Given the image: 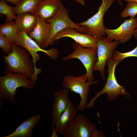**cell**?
Wrapping results in <instances>:
<instances>
[{
  "label": "cell",
  "mask_w": 137,
  "mask_h": 137,
  "mask_svg": "<svg viewBox=\"0 0 137 137\" xmlns=\"http://www.w3.org/2000/svg\"><path fill=\"white\" fill-rule=\"evenodd\" d=\"M70 90L63 88L55 91L53 93L54 100L52 106L51 119L52 124L54 125L66 108L70 100L68 95Z\"/></svg>",
  "instance_id": "13"
},
{
  "label": "cell",
  "mask_w": 137,
  "mask_h": 137,
  "mask_svg": "<svg viewBox=\"0 0 137 137\" xmlns=\"http://www.w3.org/2000/svg\"><path fill=\"white\" fill-rule=\"evenodd\" d=\"M65 37L73 39L83 47L97 48V38L87 34L81 33L73 28L67 27L63 29L56 34L54 40L55 41Z\"/></svg>",
  "instance_id": "12"
},
{
  "label": "cell",
  "mask_w": 137,
  "mask_h": 137,
  "mask_svg": "<svg viewBox=\"0 0 137 137\" xmlns=\"http://www.w3.org/2000/svg\"><path fill=\"white\" fill-rule=\"evenodd\" d=\"M37 20L36 15L27 12L17 15L14 22L18 31H23L28 35L35 28Z\"/></svg>",
  "instance_id": "17"
},
{
  "label": "cell",
  "mask_w": 137,
  "mask_h": 137,
  "mask_svg": "<svg viewBox=\"0 0 137 137\" xmlns=\"http://www.w3.org/2000/svg\"><path fill=\"white\" fill-rule=\"evenodd\" d=\"M13 7L8 5L5 1L0 0V14L6 16V22H13V20L17 18V16L13 13Z\"/></svg>",
  "instance_id": "21"
},
{
  "label": "cell",
  "mask_w": 137,
  "mask_h": 137,
  "mask_svg": "<svg viewBox=\"0 0 137 137\" xmlns=\"http://www.w3.org/2000/svg\"><path fill=\"white\" fill-rule=\"evenodd\" d=\"M13 50L6 56L3 60L6 64L5 71L17 74H24L35 83L37 79L36 69L32 57L28 51L23 47L12 43Z\"/></svg>",
  "instance_id": "1"
},
{
  "label": "cell",
  "mask_w": 137,
  "mask_h": 137,
  "mask_svg": "<svg viewBox=\"0 0 137 137\" xmlns=\"http://www.w3.org/2000/svg\"><path fill=\"white\" fill-rule=\"evenodd\" d=\"M78 111L77 108L70 100L66 108L56 122L55 128L57 132L62 133L70 122L77 115Z\"/></svg>",
  "instance_id": "18"
},
{
  "label": "cell",
  "mask_w": 137,
  "mask_h": 137,
  "mask_svg": "<svg viewBox=\"0 0 137 137\" xmlns=\"http://www.w3.org/2000/svg\"><path fill=\"white\" fill-rule=\"evenodd\" d=\"M121 62L119 60L112 59V56L108 59L106 64L108 66V74L106 83L102 90L97 92L94 97L90 100V102L86 106V109L93 107L95 100L103 94H107V97L110 101L120 95H122L128 98H130V94L126 91L123 86L118 83L115 76L116 67Z\"/></svg>",
  "instance_id": "3"
},
{
  "label": "cell",
  "mask_w": 137,
  "mask_h": 137,
  "mask_svg": "<svg viewBox=\"0 0 137 137\" xmlns=\"http://www.w3.org/2000/svg\"><path fill=\"white\" fill-rule=\"evenodd\" d=\"M122 1H124L128 2H132L137 4V0H121Z\"/></svg>",
  "instance_id": "29"
},
{
  "label": "cell",
  "mask_w": 137,
  "mask_h": 137,
  "mask_svg": "<svg viewBox=\"0 0 137 137\" xmlns=\"http://www.w3.org/2000/svg\"><path fill=\"white\" fill-rule=\"evenodd\" d=\"M41 1L21 0L16 6L13 7V13L17 15L27 12L33 14L36 7Z\"/></svg>",
  "instance_id": "19"
},
{
  "label": "cell",
  "mask_w": 137,
  "mask_h": 137,
  "mask_svg": "<svg viewBox=\"0 0 137 137\" xmlns=\"http://www.w3.org/2000/svg\"><path fill=\"white\" fill-rule=\"evenodd\" d=\"M12 43L23 47L29 52L32 57L37 76L42 71L41 68H38L36 67L37 63L40 58V55L37 53L38 52L45 53L50 59L54 60H56L58 57L59 52L57 49L54 47H52L48 50L42 49L28 34L23 31H18L16 36Z\"/></svg>",
  "instance_id": "5"
},
{
  "label": "cell",
  "mask_w": 137,
  "mask_h": 137,
  "mask_svg": "<svg viewBox=\"0 0 137 137\" xmlns=\"http://www.w3.org/2000/svg\"><path fill=\"white\" fill-rule=\"evenodd\" d=\"M72 48L74 51L63 57L61 60L66 61L73 59H78L85 68L88 82L92 84L97 83V81H94L93 74V67L97 59V48H84L75 42L72 45Z\"/></svg>",
  "instance_id": "6"
},
{
  "label": "cell",
  "mask_w": 137,
  "mask_h": 137,
  "mask_svg": "<svg viewBox=\"0 0 137 137\" xmlns=\"http://www.w3.org/2000/svg\"><path fill=\"white\" fill-rule=\"evenodd\" d=\"M50 25V31L48 39L42 47L44 49L55 41L54 39L56 34L64 29L72 27L78 32L86 33V28L74 22L70 18L68 11L62 4L57 13L53 16L45 20Z\"/></svg>",
  "instance_id": "4"
},
{
  "label": "cell",
  "mask_w": 137,
  "mask_h": 137,
  "mask_svg": "<svg viewBox=\"0 0 137 137\" xmlns=\"http://www.w3.org/2000/svg\"><path fill=\"white\" fill-rule=\"evenodd\" d=\"M53 125V130L52 132L51 137H58V135L57 133V132L55 128V125L54 124H52Z\"/></svg>",
  "instance_id": "25"
},
{
  "label": "cell",
  "mask_w": 137,
  "mask_h": 137,
  "mask_svg": "<svg viewBox=\"0 0 137 137\" xmlns=\"http://www.w3.org/2000/svg\"><path fill=\"white\" fill-rule=\"evenodd\" d=\"M36 15L38 19L36 25L33 31L28 35L31 38L35 40L40 46L42 48L48 37L50 31V25L45 20Z\"/></svg>",
  "instance_id": "15"
},
{
  "label": "cell",
  "mask_w": 137,
  "mask_h": 137,
  "mask_svg": "<svg viewBox=\"0 0 137 137\" xmlns=\"http://www.w3.org/2000/svg\"><path fill=\"white\" fill-rule=\"evenodd\" d=\"M117 3L119 4V6H123V4L121 0H116Z\"/></svg>",
  "instance_id": "30"
},
{
  "label": "cell",
  "mask_w": 137,
  "mask_h": 137,
  "mask_svg": "<svg viewBox=\"0 0 137 137\" xmlns=\"http://www.w3.org/2000/svg\"><path fill=\"white\" fill-rule=\"evenodd\" d=\"M77 2L78 3L81 5L84 6L85 5V2L84 0H74Z\"/></svg>",
  "instance_id": "27"
},
{
  "label": "cell",
  "mask_w": 137,
  "mask_h": 137,
  "mask_svg": "<svg viewBox=\"0 0 137 137\" xmlns=\"http://www.w3.org/2000/svg\"><path fill=\"white\" fill-rule=\"evenodd\" d=\"M120 43L118 41H113L107 37L97 39V59L93 70L99 71L103 80L105 79V68L107 61L112 56Z\"/></svg>",
  "instance_id": "10"
},
{
  "label": "cell",
  "mask_w": 137,
  "mask_h": 137,
  "mask_svg": "<svg viewBox=\"0 0 137 137\" xmlns=\"http://www.w3.org/2000/svg\"><path fill=\"white\" fill-rule=\"evenodd\" d=\"M115 0H101L102 3L97 13L86 21L77 24L86 28V34L97 39L106 35L103 22L104 16Z\"/></svg>",
  "instance_id": "7"
},
{
  "label": "cell",
  "mask_w": 137,
  "mask_h": 137,
  "mask_svg": "<svg viewBox=\"0 0 137 137\" xmlns=\"http://www.w3.org/2000/svg\"><path fill=\"white\" fill-rule=\"evenodd\" d=\"M131 57L137 58V45L132 50L124 53L120 52L115 50L113 54L112 58L121 61L126 58Z\"/></svg>",
  "instance_id": "23"
},
{
  "label": "cell",
  "mask_w": 137,
  "mask_h": 137,
  "mask_svg": "<svg viewBox=\"0 0 137 137\" xmlns=\"http://www.w3.org/2000/svg\"><path fill=\"white\" fill-rule=\"evenodd\" d=\"M18 29L15 22H6L0 25V33L12 44L16 36Z\"/></svg>",
  "instance_id": "20"
},
{
  "label": "cell",
  "mask_w": 137,
  "mask_h": 137,
  "mask_svg": "<svg viewBox=\"0 0 137 137\" xmlns=\"http://www.w3.org/2000/svg\"><path fill=\"white\" fill-rule=\"evenodd\" d=\"M0 47L6 53L8 54L13 50L12 44L4 36L0 33Z\"/></svg>",
  "instance_id": "24"
},
{
  "label": "cell",
  "mask_w": 137,
  "mask_h": 137,
  "mask_svg": "<svg viewBox=\"0 0 137 137\" xmlns=\"http://www.w3.org/2000/svg\"><path fill=\"white\" fill-rule=\"evenodd\" d=\"M133 36L135 40H137V28L135 29Z\"/></svg>",
  "instance_id": "28"
},
{
  "label": "cell",
  "mask_w": 137,
  "mask_h": 137,
  "mask_svg": "<svg viewBox=\"0 0 137 137\" xmlns=\"http://www.w3.org/2000/svg\"><path fill=\"white\" fill-rule=\"evenodd\" d=\"M61 84L63 88L69 89L72 92L79 94L81 98L79 105L77 108L78 110H84L88 104V98L90 85L86 74L78 76L67 75L63 77Z\"/></svg>",
  "instance_id": "8"
},
{
  "label": "cell",
  "mask_w": 137,
  "mask_h": 137,
  "mask_svg": "<svg viewBox=\"0 0 137 137\" xmlns=\"http://www.w3.org/2000/svg\"><path fill=\"white\" fill-rule=\"evenodd\" d=\"M41 118L39 114L33 115L22 122L12 133L2 137H31L33 129Z\"/></svg>",
  "instance_id": "16"
},
{
  "label": "cell",
  "mask_w": 137,
  "mask_h": 137,
  "mask_svg": "<svg viewBox=\"0 0 137 137\" xmlns=\"http://www.w3.org/2000/svg\"><path fill=\"white\" fill-rule=\"evenodd\" d=\"M96 126L82 114L77 115L62 133L64 137H92Z\"/></svg>",
  "instance_id": "9"
},
{
  "label": "cell",
  "mask_w": 137,
  "mask_h": 137,
  "mask_svg": "<svg viewBox=\"0 0 137 137\" xmlns=\"http://www.w3.org/2000/svg\"><path fill=\"white\" fill-rule=\"evenodd\" d=\"M3 72L5 75L0 77V108L5 100L12 104L16 103L15 96L18 88L30 90L35 86V83L25 74Z\"/></svg>",
  "instance_id": "2"
},
{
  "label": "cell",
  "mask_w": 137,
  "mask_h": 137,
  "mask_svg": "<svg viewBox=\"0 0 137 137\" xmlns=\"http://www.w3.org/2000/svg\"><path fill=\"white\" fill-rule=\"evenodd\" d=\"M62 4L61 0H41L36 7L33 14L46 20L57 13Z\"/></svg>",
  "instance_id": "14"
},
{
  "label": "cell",
  "mask_w": 137,
  "mask_h": 137,
  "mask_svg": "<svg viewBox=\"0 0 137 137\" xmlns=\"http://www.w3.org/2000/svg\"><path fill=\"white\" fill-rule=\"evenodd\" d=\"M137 14V4L132 2H128L124 9L121 14L122 18L130 16L134 18Z\"/></svg>",
  "instance_id": "22"
},
{
  "label": "cell",
  "mask_w": 137,
  "mask_h": 137,
  "mask_svg": "<svg viewBox=\"0 0 137 137\" xmlns=\"http://www.w3.org/2000/svg\"><path fill=\"white\" fill-rule=\"evenodd\" d=\"M137 28V18H130L125 20L116 29H110L106 28L107 37L112 40L118 41L124 44L133 36L135 29Z\"/></svg>",
  "instance_id": "11"
},
{
  "label": "cell",
  "mask_w": 137,
  "mask_h": 137,
  "mask_svg": "<svg viewBox=\"0 0 137 137\" xmlns=\"http://www.w3.org/2000/svg\"><path fill=\"white\" fill-rule=\"evenodd\" d=\"M9 2L14 4L15 6H16L21 1V0H2Z\"/></svg>",
  "instance_id": "26"
}]
</instances>
